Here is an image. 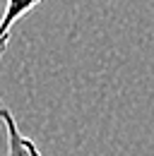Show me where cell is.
Instances as JSON below:
<instances>
[{"label":"cell","instance_id":"6da1fadb","mask_svg":"<svg viewBox=\"0 0 154 156\" xmlns=\"http://www.w3.org/2000/svg\"><path fill=\"white\" fill-rule=\"evenodd\" d=\"M0 122H2L5 137H7V156H46L36 147L34 139H29V137L19 130L12 111H10L2 101H0Z\"/></svg>","mask_w":154,"mask_h":156},{"label":"cell","instance_id":"7a4b0ae2","mask_svg":"<svg viewBox=\"0 0 154 156\" xmlns=\"http://www.w3.org/2000/svg\"><path fill=\"white\" fill-rule=\"evenodd\" d=\"M38 2L43 0H5V12L0 17V55L7 48L10 36H12V27L17 24L22 17H27Z\"/></svg>","mask_w":154,"mask_h":156}]
</instances>
